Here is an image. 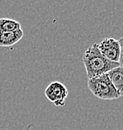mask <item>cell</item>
<instances>
[{
	"label": "cell",
	"mask_w": 123,
	"mask_h": 130,
	"mask_svg": "<svg viewBox=\"0 0 123 130\" xmlns=\"http://www.w3.org/2000/svg\"><path fill=\"white\" fill-rule=\"evenodd\" d=\"M87 87L95 97L106 101H113L120 97L108 73L88 79Z\"/></svg>",
	"instance_id": "7a4b0ae2"
},
{
	"label": "cell",
	"mask_w": 123,
	"mask_h": 130,
	"mask_svg": "<svg viewBox=\"0 0 123 130\" xmlns=\"http://www.w3.org/2000/svg\"><path fill=\"white\" fill-rule=\"evenodd\" d=\"M98 47L101 54L108 60L119 62L121 48L119 40H116L113 38H106L98 43Z\"/></svg>",
	"instance_id": "277c9868"
},
{
	"label": "cell",
	"mask_w": 123,
	"mask_h": 130,
	"mask_svg": "<svg viewBox=\"0 0 123 130\" xmlns=\"http://www.w3.org/2000/svg\"><path fill=\"white\" fill-rule=\"evenodd\" d=\"M108 75L120 97L123 96V67L120 66L112 69L108 73Z\"/></svg>",
	"instance_id": "8992f818"
},
{
	"label": "cell",
	"mask_w": 123,
	"mask_h": 130,
	"mask_svg": "<svg viewBox=\"0 0 123 130\" xmlns=\"http://www.w3.org/2000/svg\"><path fill=\"white\" fill-rule=\"evenodd\" d=\"M68 93L69 92L66 87L59 81L50 83L45 90V97L56 107H64Z\"/></svg>",
	"instance_id": "3957f363"
},
{
	"label": "cell",
	"mask_w": 123,
	"mask_h": 130,
	"mask_svg": "<svg viewBox=\"0 0 123 130\" xmlns=\"http://www.w3.org/2000/svg\"><path fill=\"white\" fill-rule=\"evenodd\" d=\"M83 64L88 79L108 73L112 69L120 67L119 62L108 60L101 54L99 50L98 43L94 44L86 49L83 55Z\"/></svg>",
	"instance_id": "6da1fadb"
},
{
	"label": "cell",
	"mask_w": 123,
	"mask_h": 130,
	"mask_svg": "<svg viewBox=\"0 0 123 130\" xmlns=\"http://www.w3.org/2000/svg\"><path fill=\"white\" fill-rule=\"evenodd\" d=\"M24 37L23 30L19 29L12 31H7L0 34V46L11 47L15 44L19 43Z\"/></svg>",
	"instance_id": "5b68a950"
},
{
	"label": "cell",
	"mask_w": 123,
	"mask_h": 130,
	"mask_svg": "<svg viewBox=\"0 0 123 130\" xmlns=\"http://www.w3.org/2000/svg\"><path fill=\"white\" fill-rule=\"evenodd\" d=\"M119 42H120V46H123V38H121V39H119Z\"/></svg>",
	"instance_id": "9c48e42d"
},
{
	"label": "cell",
	"mask_w": 123,
	"mask_h": 130,
	"mask_svg": "<svg viewBox=\"0 0 123 130\" xmlns=\"http://www.w3.org/2000/svg\"><path fill=\"white\" fill-rule=\"evenodd\" d=\"M21 28V25L19 22L11 19H0V34L7 31H12L19 30Z\"/></svg>",
	"instance_id": "52a82bcc"
},
{
	"label": "cell",
	"mask_w": 123,
	"mask_h": 130,
	"mask_svg": "<svg viewBox=\"0 0 123 130\" xmlns=\"http://www.w3.org/2000/svg\"><path fill=\"white\" fill-rule=\"evenodd\" d=\"M119 64H120V67H123V46L120 48V59H119Z\"/></svg>",
	"instance_id": "ba28073f"
}]
</instances>
